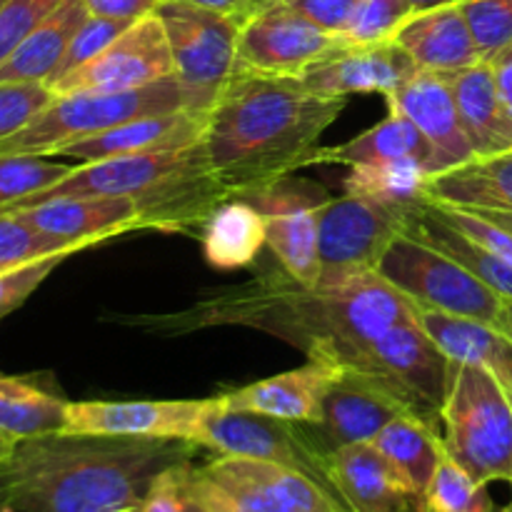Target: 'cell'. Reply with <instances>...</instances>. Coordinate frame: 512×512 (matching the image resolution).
Instances as JSON below:
<instances>
[{
	"label": "cell",
	"mask_w": 512,
	"mask_h": 512,
	"mask_svg": "<svg viewBox=\"0 0 512 512\" xmlns=\"http://www.w3.org/2000/svg\"><path fill=\"white\" fill-rule=\"evenodd\" d=\"M418 315V305L378 273L333 288L303 285L288 273H275L220 290L178 313L133 318L130 325L158 335L238 325L275 335L308 358L355 368L375 340Z\"/></svg>",
	"instance_id": "cell-1"
},
{
	"label": "cell",
	"mask_w": 512,
	"mask_h": 512,
	"mask_svg": "<svg viewBox=\"0 0 512 512\" xmlns=\"http://www.w3.org/2000/svg\"><path fill=\"white\" fill-rule=\"evenodd\" d=\"M345 110L300 78L235 73L205 118L203 148L233 198L318 163L320 138Z\"/></svg>",
	"instance_id": "cell-2"
},
{
	"label": "cell",
	"mask_w": 512,
	"mask_h": 512,
	"mask_svg": "<svg viewBox=\"0 0 512 512\" xmlns=\"http://www.w3.org/2000/svg\"><path fill=\"white\" fill-rule=\"evenodd\" d=\"M195 450L183 440L73 433L20 440L5 460L8 512H135L155 480Z\"/></svg>",
	"instance_id": "cell-3"
},
{
	"label": "cell",
	"mask_w": 512,
	"mask_h": 512,
	"mask_svg": "<svg viewBox=\"0 0 512 512\" xmlns=\"http://www.w3.org/2000/svg\"><path fill=\"white\" fill-rule=\"evenodd\" d=\"M73 195H123L138 205L143 230L185 235L200 233L215 208L233 198L215 178L200 140L188 148L73 165L63 180L8 210Z\"/></svg>",
	"instance_id": "cell-4"
},
{
	"label": "cell",
	"mask_w": 512,
	"mask_h": 512,
	"mask_svg": "<svg viewBox=\"0 0 512 512\" xmlns=\"http://www.w3.org/2000/svg\"><path fill=\"white\" fill-rule=\"evenodd\" d=\"M440 435L445 453L478 483L512 480V393L493 370L450 360Z\"/></svg>",
	"instance_id": "cell-5"
},
{
	"label": "cell",
	"mask_w": 512,
	"mask_h": 512,
	"mask_svg": "<svg viewBox=\"0 0 512 512\" xmlns=\"http://www.w3.org/2000/svg\"><path fill=\"white\" fill-rule=\"evenodd\" d=\"M188 108L178 78H165L130 93H65L55 95L23 130L0 143L5 155H55L60 148L115 128L143 115Z\"/></svg>",
	"instance_id": "cell-6"
},
{
	"label": "cell",
	"mask_w": 512,
	"mask_h": 512,
	"mask_svg": "<svg viewBox=\"0 0 512 512\" xmlns=\"http://www.w3.org/2000/svg\"><path fill=\"white\" fill-rule=\"evenodd\" d=\"M375 273L408 295L418 308L478 320L498 330H505L508 323V300L503 295L448 253L405 230L388 245Z\"/></svg>",
	"instance_id": "cell-7"
},
{
	"label": "cell",
	"mask_w": 512,
	"mask_h": 512,
	"mask_svg": "<svg viewBox=\"0 0 512 512\" xmlns=\"http://www.w3.org/2000/svg\"><path fill=\"white\" fill-rule=\"evenodd\" d=\"M195 488L215 512H350L298 470L235 455L195 465Z\"/></svg>",
	"instance_id": "cell-8"
},
{
	"label": "cell",
	"mask_w": 512,
	"mask_h": 512,
	"mask_svg": "<svg viewBox=\"0 0 512 512\" xmlns=\"http://www.w3.org/2000/svg\"><path fill=\"white\" fill-rule=\"evenodd\" d=\"M155 13L168 35L175 78L183 85L188 110L208 115L238 73L240 23L175 0H160Z\"/></svg>",
	"instance_id": "cell-9"
},
{
	"label": "cell",
	"mask_w": 512,
	"mask_h": 512,
	"mask_svg": "<svg viewBox=\"0 0 512 512\" xmlns=\"http://www.w3.org/2000/svg\"><path fill=\"white\" fill-rule=\"evenodd\" d=\"M195 445L215 450L218 455L285 465V468L308 475L315 483L328 488L335 498H340L330 480V455L333 453L325 448L313 425L228 410L223 398L215 395V405L200 423Z\"/></svg>",
	"instance_id": "cell-10"
},
{
	"label": "cell",
	"mask_w": 512,
	"mask_h": 512,
	"mask_svg": "<svg viewBox=\"0 0 512 512\" xmlns=\"http://www.w3.org/2000/svg\"><path fill=\"white\" fill-rule=\"evenodd\" d=\"M405 210L348 193L325 200L318 210V285L333 288L358 275L375 273L388 245L403 233Z\"/></svg>",
	"instance_id": "cell-11"
},
{
	"label": "cell",
	"mask_w": 512,
	"mask_h": 512,
	"mask_svg": "<svg viewBox=\"0 0 512 512\" xmlns=\"http://www.w3.org/2000/svg\"><path fill=\"white\" fill-rule=\"evenodd\" d=\"M338 35L325 33L283 0H268L240 23L238 73L300 78L343 48Z\"/></svg>",
	"instance_id": "cell-12"
},
{
	"label": "cell",
	"mask_w": 512,
	"mask_h": 512,
	"mask_svg": "<svg viewBox=\"0 0 512 512\" xmlns=\"http://www.w3.org/2000/svg\"><path fill=\"white\" fill-rule=\"evenodd\" d=\"M355 368L383 378L415 415L440 428V408L450 380V358L425 333L420 320L395 325L365 350Z\"/></svg>",
	"instance_id": "cell-13"
},
{
	"label": "cell",
	"mask_w": 512,
	"mask_h": 512,
	"mask_svg": "<svg viewBox=\"0 0 512 512\" xmlns=\"http://www.w3.org/2000/svg\"><path fill=\"white\" fill-rule=\"evenodd\" d=\"M328 198L320 185L290 175L268 188L240 195V200H248L265 215L268 248L280 270L303 285H318L320 280L318 210Z\"/></svg>",
	"instance_id": "cell-14"
},
{
	"label": "cell",
	"mask_w": 512,
	"mask_h": 512,
	"mask_svg": "<svg viewBox=\"0 0 512 512\" xmlns=\"http://www.w3.org/2000/svg\"><path fill=\"white\" fill-rule=\"evenodd\" d=\"M173 55L158 13L135 20L90 63L80 65L50 85L55 95L65 93H130L173 78Z\"/></svg>",
	"instance_id": "cell-15"
},
{
	"label": "cell",
	"mask_w": 512,
	"mask_h": 512,
	"mask_svg": "<svg viewBox=\"0 0 512 512\" xmlns=\"http://www.w3.org/2000/svg\"><path fill=\"white\" fill-rule=\"evenodd\" d=\"M215 405L205 400H83L68 403L65 433L100 438L183 440L195 445L200 423Z\"/></svg>",
	"instance_id": "cell-16"
},
{
	"label": "cell",
	"mask_w": 512,
	"mask_h": 512,
	"mask_svg": "<svg viewBox=\"0 0 512 512\" xmlns=\"http://www.w3.org/2000/svg\"><path fill=\"white\" fill-rule=\"evenodd\" d=\"M405 413L413 410L383 378L368 370L343 365L325 395L323 420L313 428L325 448L335 453L345 445L373 443L375 435L390 420Z\"/></svg>",
	"instance_id": "cell-17"
},
{
	"label": "cell",
	"mask_w": 512,
	"mask_h": 512,
	"mask_svg": "<svg viewBox=\"0 0 512 512\" xmlns=\"http://www.w3.org/2000/svg\"><path fill=\"white\" fill-rule=\"evenodd\" d=\"M408 53L395 40L378 45H343L300 75L305 88L325 98L390 95L418 73Z\"/></svg>",
	"instance_id": "cell-18"
},
{
	"label": "cell",
	"mask_w": 512,
	"mask_h": 512,
	"mask_svg": "<svg viewBox=\"0 0 512 512\" xmlns=\"http://www.w3.org/2000/svg\"><path fill=\"white\" fill-rule=\"evenodd\" d=\"M8 210V208H5ZM20 218L35 230L65 243L83 245L85 250L115 235L138 233V205L123 195H73L15 208Z\"/></svg>",
	"instance_id": "cell-19"
},
{
	"label": "cell",
	"mask_w": 512,
	"mask_h": 512,
	"mask_svg": "<svg viewBox=\"0 0 512 512\" xmlns=\"http://www.w3.org/2000/svg\"><path fill=\"white\" fill-rule=\"evenodd\" d=\"M385 100L390 110L403 113L428 138L438 158V173L458 168L475 158L448 75L418 70L395 93L385 95Z\"/></svg>",
	"instance_id": "cell-20"
},
{
	"label": "cell",
	"mask_w": 512,
	"mask_h": 512,
	"mask_svg": "<svg viewBox=\"0 0 512 512\" xmlns=\"http://www.w3.org/2000/svg\"><path fill=\"white\" fill-rule=\"evenodd\" d=\"M343 365L325 358H308V363L288 373L243 385L233 393L220 395L228 410L268 415L288 423L318 425L323 420L325 395L338 378Z\"/></svg>",
	"instance_id": "cell-21"
},
{
	"label": "cell",
	"mask_w": 512,
	"mask_h": 512,
	"mask_svg": "<svg viewBox=\"0 0 512 512\" xmlns=\"http://www.w3.org/2000/svg\"><path fill=\"white\" fill-rule=\"evenodd\" d=\"M205 113L195 110H173V113L143 115V118L125 120L115 128L103 130L98 135L70 143L55 155H65L75 165L98 163L108 158H128V155L153 153V150L188 148L203 140Z\"/></svg>",
	"instance_id": "cell-22"
},
{
	"label": "cell",
	"mask_w": 512,
	"mask_h": 512,
	"mask_svg": "<svg viewBox=\"0 0 512 512\" xmlns=\"http://www.w3.org/2000/svg\"><path fill=\"white\" fill-rule=\"evenodd\" d=\"M330 480L350 512H398L420 498L373 443H355L330 455Z\"/></svg>",
	"instance_id": "cell-23"
},
{
	"label": "cell",
	"mask_w": 512,
	"mask_h": 512,
	"mask_svg": "<svg viewBox=\"0 0 512 512\" xmlns=\"http://www.w3.org/2000/svg\"><path fill=\"white\" fill-rule=\"evenodd\" d=\"M395 43L413 58L420 70L458 73L483 63L460 3L418 10L395 35Z\"/></svg>",
	"instance_id": "cell-24"
},
{
	"label": "cell",
	"mask_w": 512,
	"mask_h": 512,
	"mask_svg": "<svg viewBox=\"0 0 512 512\" xmlns=\"http://www.w3.org/2000/svg\"><path fill=\"white\" fill-rule=\"evenodd\" d=\"M455 103L475 158H488L512 150V113L500 95L490 63L450 73Z\"/></svg>",
	"instance_id": "cell-25"
},
{
	"label": "cell",
	"mask_w": 512,
	"mask_h": 512,
	"mask_svg": "<svg viewBox=\"0 0 512 512\" xmlns=\"http://www.w3.org/2000/svg\"><path fill=\"white\" fill-rule=\"evenodd\" d=\"M425 200L450 208L512 213V150L430 175Z\"/></svg>",
	"instance_id": "cell-26"
},
{
	"label": "cell",
	"mask_w": 512,
	"mask_h": 512,
	"mask_svg": "<svg viewBox=\"0 0 512 512\" xmlns=\"http://www.w3.org/2000/svg\"><path fill=\"white\" fill-rule=\"evenodd\" d=\"M88 18L83 0H63L0 65V83H43L58 73L70 40Z\"/></svg>",
	"instance_id": "cell-27"
},
{
	"label": "cell",
	"mask_w": 512,
	"mask_h": 512,
	"mask_svg": "<svg viewBox=\"0 0 512 512\" xmlns=\"http://www.w3.org/2000/svg\"><path fill=\"white\" fill-rule=\"evenodd\" d=\"M200 245L213 268H248L268 245L265 215L248 200H225L200 230Z\"/></svg>",
	"instance_id": "cell-28"
},
{
	"label": "cell",
	"mask_w": 512,
	"mask_h": 512,
	"mask_svg": "<svg viewBox=\"0 0 512 512\" xmlns=\"http://www.w3.org/2000/svg\"><path fill=\"white\" fill-rule=\"evenodd\" d=\"M68 400L33 375L0 373V433L13 443L65 433Z\"/></svg>",
	"instance_id": "cell-29"
},
{
	"label": "cell",
	"mask_w": 512,
	"mask_h": 512,
	"mask_svg": "<svg viewBox=\"0 0 512 512\" xmlns=\"http://www.w3.org/2000/svg\"><path fill=\"white\" fill-rule=\"evenodd\" d=\"M400 158L420 160L433 175L440 170L433 145L398 110H390L388 118L380 120L365 133L355 135L348 143L335 145V148H320L318 153V163H340L350 165V168L360 163H383V160Z\"/></svg>",
	"instance_id": "cell-30"
},
{
	"label": "cell",
	"mask_w": 512,
	"mask_h": 512,
	"mask_svg": "<svg viewBox=\"0 0 512 512\" xmlns=\"http://www.w3.org/2000/svg\"><path fill=\"white\" fill-rule=\"evenodd\" d=\"M405 233L415 235V238L425 240L433 248L443 250L450 258H455L458 263H463L470 273L478 275L488 288H493L495 293L503 295L505 300L512 303V265L505 260L495 258L493 253H488L485 248H480L478 243H473L470 238H465L463 233L453 228V225L445 223L440 218V213L435 210L433 203L423 200V203H415L405 210Z\"/></svg>",
	"instance_id": "cell-31"
},
{
	"label": "cell",
	"mask_w": 512,
	"mask_h": 512,
	"mask_svg": "<svg viewBox=\"0 0 512 512\" xmlns=\"http://www.w3.org/2000/svg\"><path fill=\"white\" fill-rule=\"evenodd\" d=\"M373 445L403 475L410 490L423 498L435 468L445 455L443 435H440L438 425L428 423L413 413L398 415L375 435Z\"/></svg>",
	"instance_id": "cell-32"
},
{
	"label": "cell",
	"mask_w": 512,
	"mask_h": 512,
	"mask_svg": "<svg viewBox=\"0 0 512 512\" xmlns=\"http://www.w3.org/2000/svg\"><path fill=\"white\" fill-rule=\"evenodd\" d=\"M430 175L433 173L413 158L360 163L345 175L343 188L348 195H360L393 208H410L425 200V185Z\"/></svg>",
	"instance_id": "cell-33"
},
{
	"label": "cell",
	"mask_w": 512,
	"mask_h": 512,
	"mask_svg": "<svg viewBox=\"0 0 512 512\" xmlns=\"http://www.w3.org/2000/svg\"><path fill=\"white\" fill-rule=\"evenodd\" d=\"M423 505L428 512H490L495 508L488 485L478 483L448 453L443 455L425 488Z\"/></svg>",
	"instance_id": "cell-34"
},
{
	"label": "cell",
	"mask_w": 512,
	"mask_h": 512,
	"mask_svg": "<svg viewBox=\"0 0 512 512\" xmlns=\"http://www.w3.org/2000/svg\"><path fill=\"white\" fill-rule=\"evenodd\" d=\"M80 250H85L83 245L43 235L33 225L25 223L18 213L0 208V273L35 263V260L53 258V255L70 258Z\"/></svg>",
	"instance_id": "cell-35"
},
{
	"label": "cell",
	"mask_w": 512,
	"mask_h": 512,
	"mask_svg": "<svg viewBox=\"0 0 512 512\" xmlns=\"http://www.w3.org/2000/svg\"><path fill=\"white\" fill-rule=\"evenodd\" d=\"M73 165L45 155H5L0 158V208H10L63 180Z\"/></svg>",
	"instance_id": "cell-36"
},
{
	"label": "cell",
	"mask_w": 512,
	"mask_h": 512,
	"mask_svg": "<svg viewBox=\"0 0 512 512\" xmlns=\"http://www.w3.org/2000/svg\"><path fill=\"white\" fill-rule=\"evenodd\" d=\"M413 15L415 8L410 0H360L340 40L345 45L390 43Z\"/></svg>",
	"instance_id": "cell-37"
},
{
	"label": "cell",
	"mask_w": 512,
	"mask_h": 512,
	"mask_svg": "<svg viewBox=\"0 0 512 512\" xmlns=\"http://www.w3.org/2000/svg\"><path fill=\"white\" fill-rule=\"evenodd\" d=\"M465 20L470 25L480 60H493L512 43V0H463Z\"/></svg>",
	"instance_id": "cell-38"
},
{
	"label": "cell",
	"mask_w": 512,
	"mask_h": 512,
	"mask_svg": "<svg viewBox=\"0 0 512 512\" xmlns=\"http://www.w3.org/2000/svg\"><path fill=\"white\" fill-rule=\"evenodd\" d=\"M130 25L133 23H128V20L88 15V18L83 20V25L78 28V33L73 35V40H70L68 50H65L63 55V63H60L58 73H55V78L50 80V85H53L55 80L65 78L68 73H73V70L80 68V65L90 63L95 55L103 53V50L108 48L120 33H125V30L130 28Z\"/></svg>",
	"instance_id": "cell-39"
},
{
	"label": "cell",
	"mask_w": 512,
	"mask_h": 512,
	"mask_svg": "<svg viewBox=\"0 0 512 512\" xmlns=\"http://www.w3.org/2000/svg\"><path fill=\"white\" fill-rule=\"evenodd\" d=\"M53 98L43 83H0V143L23 130Z\"/></svg>",
	"instance_id": "cell-40"
},
{
	"label": "cell",
	"mask_w": 512,
	"mask_h": 512,
	"mask_svg": "<svg viewBox=\"0 0 512 512\" xmlns=\"http://www.w3.org/2000/svg\"><path fill=\"white\" fill-rule=\"evenodd\" d=\"M63 0H8L0 8V65Z\"/></svg>",
	"instance_id": "cell-41"
},
{
	"label": "cell",
	"mask_w": 512,
	"mask_h": 512,
	"mask_svg": "<svg viewBox=\"0 0 512 512\" xmlns=\"http://www.w3.org/2000/svg\"><path fill=\"white\" fill-rule=\"evenodd\" d=\"M433 205H435V210L440 213V218H443L448 225H453L458 233H463L465 238H470L473 243H478L480 248H485L488 253H493L495 258L505 260V263L512 265V233L510 230L500 228L498 223L488 220L485 215L475 213V210L450 208V205H438V203H433Z\"/></svg>",
	"instance_id": "cell-42"
},
{
	"label": "cell",
	"mask_w": 512,
	"mask_h": 512,
	"mask_svg": "<svg viewBox=\"0 0 512 512\" xmlns=\"http://www.w3.org/2000/svg\"><path fill=\"white\" fill-rule=\"evenodd\" d=\"M65 260V255H53V258L35 260V263L20 265V268L3 270L0 273V320L8 318L10 313L20 308L40 285L48 280V275Z\"/></svg>",
	"instance_id": "cell-43"
},
{
	"label": "cell",
	"mask_w": 512,
	"mask_h": 512,
	"mask_svg": "<svg viewBox=\"0 0 512 512\" xmlns=\"http://www.w3.org/2000/svg\"><path fill=\"white\" fill-rule=\"evenodd\" d=\"M195 463L185 460V463L173 465L165 470L150 488L148 498L143 500L135 512H185L188 510V490H190V475H193Z\"/></svg>",
	"instance_id": "cell-44"
},
{
	"label": "cell",
	"mask_w": 512,
	"mask_h": 512,
	"mask_svg": "<svg viewBox=\"0 0 512 512\" xmlns=\"http://www.w3.org/2000/svg\"><path fill=\"white\" fill-rule=\"evenodd\" d=\"M290 8L298 10L303 18L323 28L330 35H343L353 20L360 0H283Z\"/></svg>",
	"instance_id": "cell-45"
},
{
	"label": "cell",
	"mask_w": 512,
	"mask_h": 512,
	"mask_svg": "<svg viewBox=\"0 0 512 512\" xmlns=\"http://www.w3.org/2000/svg\"><path fill=\"white\" fill-rule=\"evenodd\" d=\"M158 3L160 0H83L88 15L128 20V23H135V20L155 13Z\"/></svg>",
	"instance_id": "cell-46"
},
{
	"label": "cell",
	"mask_w": 512,
	"mask_h": 512,
	"mask_svg": "<svg viewBox=\"0 0 512 512\" xmlns=\"http://www.w3.org/2000/svg\"><path fill=\"white\" fill-rule=\"evenodd\" d=\"M175 3H188L198 5V8L213 10V13L228 15V18H235L238 23H243L248 15H253L260 5H265L268 0H175Z\"/></svg>",
	"instance_id": "cell-47"
},
{
	"label": "cell",
	"mask_w": 512,
	"mask_h": 512,
	"mask_svg": "<svg viewBox=\"0 0 512 512\" xmlns=\"http://www.w3.org/2000/svg\"><path fill=\"white\" fill-rule=\"evenodd\" d=\"M490 68H493V75H495V83H498V90L500 95H503V100L508 103L510 113H512V43L508 48L500 50L498 55H495L493 60H488Z\"/></svg>",
	"instance_id": "cell-48"
},
{
	"label": "cell",
	"mask_w": 512,
	"mask_h": 512,
	"mask_svg": "<svg viewBox=\"0 0 512 512\" xmlns=\"http://www.w3.org/2000/svg\"><path fill=\"white\" fill-rule=\"evenodd\" d=\"M185 512H215L210 508L208 503H205L203 498H200L198 488H195V468H193V475H190V490H188V510Z\"/></svg>",
	"instance_id": "cell-49"
},
{
	"label": "cell",
	"mask_w": 512,
	"mask_h": 512,
	"mask_svg": "<svg viewBox=\"0 0 512 512\" xmlns=\"http://www.w3.org/2000/svg\"><path fill=\"white\" fill-rule=\"evenodd\" d=\"M475 213L485 215V218L493 220V223H498L500 228L510 230L512 233V213H498V210H475Z\"/></svg>",
	"instance_id": "cell-50"
},
{
	"label": "cell",
	"mask_w": 512,
	"mask_h": 512,
	"mask_svg": "<svg viewBox=\"0 0 512 512\" xmlns=\"http://www.w3.org/2000/svg\"><path fill=\"white\" fill-rule=\"evenodd\" d=\"M415 8V13L418 10H430V8H440V5H455V3H463V0H410Z\"/></svg>",
	"instance_id": "cell-51"
},
{
	"label": "cell",
	"mask_w": 512,
	"mask_h": 512,
	"mask_svg": "<svg viewBox=\"0 0 512 512\" xmlns=\"http://www.w3.org/2000/svg\"><path fill=\"white\" fill-rule=\"evenodd\" d=\"M0 512H8V473H5V463L0 465Z\"/></svg>",
	"instance_id": "cell-52"
},
{
	"label": "cell",
	"mask_w": 512,
	"mask_h": 512,
	"mask_svg": "<svg viewBox=\"0 0 512 512\" xmlns=\"http://www.w3.org/2000/svg\"><path fill=\"white\" fill-rule=\"evenodd\" d=\"M13 448H15V443L10 438H5L3 433H0V465L5 463V460L10 458V453H13Z\"/></svg>",
	"instance_id": "cell-53"
},
{
	"label": "cell",
	"mask_w": 512,
	"mask_h": 512,
	"mask_svg": "<svg viewBox=\"0 0 512 512\" xmlns=\"http://www.w3.org/2000/svg\"><path fill=\"white\" fill-rule=\"evenodd\" d=\"M503 333H508L512 338V303H510V300H508V323H505Z\"/></svg>",
	"instance_id": "cell-54"
},
{
	"label": "cell",
	"mask_w": 512,
	"mask_h": 512,
	"mask_svg": "<svg viewBox=\"0 0 512 512\" xmlns=\"http://www.w3.org/2000/svg\"><path fill=\"white\" fill-rule=\"evenodd\" d=\"M503 512H512V503L508 505V508H503Z\"/></svg>",
	"instance_id": "cell-55"
},
{
	"label": "cell",
	"mask_w": 512,
	"mask_h": 512,
	"mask_svg": "<svg viewBox=\"0 0 512 512\" xmlns=\"http://www.w3.org/2000/svg\"><path fill=\"white\" fill-rule=\"evenodd\" d=\"M5 3H8V0H0V8H3V5H5Z\"/></svg>",
	"instance_id": "cell-56"
},
{
	"label": "cell",
	"mask_w": 512,
	"mask_h": 512,
	"mask_svg": "<svg viewBox=\"0 0 512 512\" xmlns=\"http://www.w3.org/2000/svg\"><path fill=\"white\" fill-rule=\"evenodd\" d=\"M510 483H512V480H510Z\"/></svg>",
	"instance_id": "cell-57"
}]
</instances>
